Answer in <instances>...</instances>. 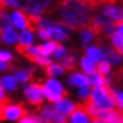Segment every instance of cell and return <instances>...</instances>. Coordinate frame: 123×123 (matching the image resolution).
Returning <instances> with one entry per match:
<instances>
[{
	"instance_id": "obj_33",
	"label": "cell",
	"mask_w": 123,
	"mask_h": 123,
	"mask_svg": "<svg viewBox=\"0 0 123 123\" xmlns=\"http://www.w3.org/2000/svg\"><path fill=\"white\" fill-rule=\"evenodd\" d=\"M12 59H13V55L9 52H6V50H0V62L6 63V62H10Z\"/></svg>"
},
{
	"instance_id": "obj_26",
	"label": "cell",
	"mask_w": 123,
	"mask_h": 123,
	"mask_svg": "<svg viewBox=\"0 0 123 123\" xmlns=\"http://www.w3.org/2000/svg\"><path fill=\"white\" fill-rule=\"evenodd\" d=\"M111 40H112L113 47L116 48V50L118 53H121L123 50V37H121L119 34H117V33L114 31L113 34L111 35Z\"/></svg>"
},
{
	"instance_id": "obj_48",
	"label": "cell",
	"mask_w": 123,
	"mask_h": 123,
	"mask_svg": "<svg viewBox=\"0 0 123 123\" xmlns=\"http://www.w3.org/2000/svg\"><path fill=\"white\" fill-rule=\"evenodd\" d=\"M119 3H123V0H119Z\"/></svg>"
},
{
	"instance_id": "obj_39",
	"label": "cell",
	"mask_w": 123,
	"mask_h": 123,
	"mask_svg": "<svg viewBox=\"0 0 123 123\" xmlns=\"http://www.w3.org/2000/svg\"><path fill=\"white\" fill-rule=\"evenodd\" d=\"M12 68V65H9L6 63H3V62H0V70H8Z\"/></svg>"
},
{
	"instance_id": "obj_7",
	"label": "cell",
	"mask_w": 123,
	"mask_h": 123,
	"mask_svg": "<svg viewBox=\"0 0 123 123\" xmlns=\"http://www.w3.org/2000/svg\"><path fill=\"white\" fill-rule=\"evenodd\" d=\"M102 14L113 23L121 21V9L117 8L116 5H104L102 9Z\"/></svg>"
},
{
	"instance_id": "obj_38",
	"label": "cell",
	"mask_w": 123,
	"mask_h": 123,
	"mask_svg": "<svg viewBox=\"0 0 123 123\" xmlns=\"http://www.w3.org/2000/svg\"><path fill=\"white\" fill-rule=\"evenodd\" d=\"M9 102V99L5 97V94H4V89L0 87V104L1 103H8Z\"/></svg>"
},
{
	"instance_id": "obj_19",
	"label": "cell",
	"mask_w": 123,
	"mask_h": 123,
	"mask_svg": "<svg viewBox=\"0 0 123 123\" xmlns=\"http://www.w3.org/2000/svg\"><path fill=\"white\" fill-rule=\"evenodd\" d=\"M19 45H31L33 40H34V34L30 30H24L18 38Z\"/></svg>"
},
{
	"instance_id": "obj_46",
	"label": "cell",
	"mask_w": 123,
	"mask_h": 123,
	"mask_svg": "<svg viewBox=\"0 0 123 123\" xmlns=\"http://www.w3.org/2000/svg\"><path fill=\"white\" fill-rule=\"evenodd\" d=\"M112 123H121V119L119 121H116V122H112Z\"/></svg>"
},
{
	"instance_id": "obj_49",
	"label": "cell",
	"mask_w": 123,
	"mask_h": 123,
	"mask_svg": "<svg viewBox=\"0 0 123 123\" xmlns=\"http://www.w3.org/2000/svg\"><path fill=\"white\" fill-rule=\"evenodd\" d=\"M49 123H54V122H49Z\"/></svg>"
},
{
	"instance_id": "obj_25",
	"label": "cell",
	"mask_w": 123,
	"mask_h": 123,
	"mask_svg": "<svg viewBox=\"0 0 123 123\" xmlns=\"http://www.w3.org/2000/svg\"><path fill=\"white\" fill-rule=\"evenodd\" d=\"M97 72L100 74V75H109L111 74V64L108 63L107 60H104V59H102L98 63V65H97Z\"/></svg>"
},
{
	"instance_id": "obj_41",
	"label": "cell",
	"mask_w": 123,
	"mask_h": 123,
	"mask_svg": "<svg viewBox=\"0 0 123 123\" xmlns=\"http://www.w3.org/2000/svg\"><path fill=\"white\" fill-rule=\"evenodd\" d=\"M20 123H34V122H33L29 117H25V118H23V119L20 121Z\"/></svg>"
},
{
	"instance_id": "obj_14",
	"label": "cell",
	"mask_w": 123,
	"mask_h": 123,
	"mask_svg": "<svg viewBox=\"0 0 123 123\" xmlns=\"http://www.w3.org/2000/svg\"><path fill=\"white\" fill-rule=\"evenodd\" d=\"M86 57L92 62V63H99L103 59V50L99 47H88L87 52H86Z\"/></svg>"
},
{
	"instance_id": "obj_47",
	"label": "cell",
	"mask_w": 123,
	"mask_h": 123,
	"mask_svg": "<svg viewBox=\"0 0 123 123\" xmlns=\"http://www.w3.org/2000/svg\"><path fill=\"white\" fill-rule=\"evenodd\" d=\"M119 54H121V55H123V50H122V52H121V53H119Z\"/></svg>"
},
{
	"instance_id": "obj_35",
	"label": "cell",
	"mask_w": 123,
	"mask_h": 123,
	"mask_svg": "<svg viewBox=\"0 0 123 123\" xmlns=\"http://www.w3.org/2000/svg\"><path fill=\"white\" fill-rule=\"evenodd\" d=\"M38 34L42 39L44 40H50V37H49V33L47 31V29H44V28H39L38 29Z\"/></svg>"
},
{
	"instance_id": "obj_2",
	"label": "cell",
	"mask_w": 123,
	"mask_h": 123,
	"mask_svg": "<svg viewBox=\"0 0 123 123\" xmlns=\"http://www.w3.org/2000/svg\"><path fill=\"white\" fill-rule=\"evenodd\" d=\"M54 0H16L18 8L25 10L28 14H34L40 16L42 13L49 9Z\"/></svg>"
},
{
	"instance_id": "obj_32",
	"label": "cell",
	"mask_w": 123,
	"mask_h": 123,
	"mask_svg": "<svg viewBox=\"0 0 123 123\" xmlns=\"http://www.w3.org/2000/svg\"><path fill=\"white\" fill-rule=\"evenodd\" d=\"M35 63H38L39 65H44V67H48L50 63H52V60L45 58V57H42V55H38V57L34 59Z\"/></svg>"
},
{
	"instance_id": "obj_23",
	"label": "cell",
	"mask_w": 123,
	"mask_h": 123,
	"mask_svg": "<svg viewBox=\"0 0 123 123\" xmlns=\"http://www.w3.org/2000/svg\"><path fill=\"white\" fill-rule=\"evenodd\" d=\"M89 83L94 88H100L105 86V78L103 75H100L99 73H94L91 78H89Z\"/></svg>"
},
{
	"instance_id": "obj_17",
	"label": "cell",
	"mask_w": 123,
	"mask_h": 123,
	"mask_svg": "<svg viewBox=\"0 0 123 123\" xmlns=\"http://www.w3.org/2000/svg\"><path fill=\"white\" fill-rule=\"evenodd\" d=\"M38 50H39V54L42 55V57H48V55H50L55 48H57V43L55 42H48V43H44V44H39V45L37 47Z\"/></svg>"
},
{
	"instance_id": "obj_4",
	"label": "cell",
	"mask_w": 123,
	"mask_h": 123,
	"mask_svg": "<svg viewBox=\"0 0 123 123\" xmlns=\"http://www.w3.org/2000/svg\"><path fill=\"white\" fill-rule=\"evenodd\" d=\"M43 87H44V84H42V83H31L29 87L25 88L24 94H25V97L28 98V100H29L30 104L37 105V107L42 105L43 99H44V96L42 93Z\"/></svg>"
},
{
	"instance_id": "obj_45",
	"label": "cell",
	"mask_w": 123,
	"mask_h": 123,
	"mask_svg": "<svg viewBox=\"0 0 123 123\" xmlns=\"http://www.w3.org/2000/svg\"><path fill=\"white\" fill-rule=\"evenodd\" d=\"M121 75H122V80H123V69L121 70Z\"/></svg>"
},
{
	"instance_id": "obj_5",
	"label": "cell",
	"mask_w": 123,
	"mask_h": 123,
	"mask_svg": "<svg viewBox=\"0 0 123 123\" xmlns=\"http://www.w3.org/2000/svg\"><path fill=\"white\" fill-rule=\"evenodd\" d=\"M40 118L44 122H50V121H55L58 123H65L67 122V117L64 114L59 113L52 105H45L42 111H40Z\"/></svg>"
},
{
	"instance_id": "obj_24",
	"label": "cell",
	"mask_w": 123,
	"mask_h": 123,
	"mask_svg": "<svg viewBox=\"0 0 123 123\" xmlns=\"http://www.w3.org/2000/svg\"><path fill=\"white\" fill-rule=\"evenodd\" d=\"M62 67L67 70H73L75 68V57L74 55H67L62 59Z\"/></svg>"
},
{
	"instance_id": "obj_20",
	"label": "cell",
	"mask_w": 123,
	"mask_h": 123,
	"mask_svg": "<svg viewBox=\"0 0 123 123\" xmlns=\"http://www.w3.org/2000/svg\"><path fill=\"white\" fill-rule=\"evenodd\" d=\"M0 37H1L3 42L6 43V44H13L14 42L18 40V38H19V35L16 34V31H14L13 29H8V30L3 31L1 34H0Z\"/></svg>"
},
{
	"instance_id": "obj_43",
	"label": "cell",
	"mask_w": 123,
	"mask_h": 123,
	"mask_svg": "<svg viewBox=\"0 0 123 123\" xmlns=\"http://www.w3.org/2000/svg\"><path fill=\"white\" fill-rule=\"evenodd\" d=\"M121 21H123V9H121Z\"/></svg>"
},
{
	"instance_id": "obj_12",
	"label": "cell",
	"mask_w": 123,
	"mask_h": 123,
	"mask_svg": "<svg viewBox=\"0 0 123 123\" xmlns=\"http://www.w3.org/2000/svg\"><path fill=\"white\" fill-rule=\"evenodd\" d=\"M103 59L107 60L109 64H118L122 62V55L117 50H114L113 48L105 45L104 52H103Z\"/></svg>"
},
{
	"instance_id": "obj_42",
	"label": "cell",
	"mask_w": 123,
	"mask_h": 123,
	"mask_svg": "<svg viewBox=\"0 0 123 123\" xmlns=\"http://www.w3.org/2000/svg\"><path fill=\"white\" fill-rule=\"evenodd\" d=\"M91 122H92V123H104L103 121H100V119H98V118H93Z\"/></svg>"
},
{
	"instance_id": "obj_16",
	"label": "cell",
	"mask_w": 123,
	"mask_h": 123,
	"mask_svg": "<svg viewBox=\"0 0 123 123\" xmlns=\"http://www.w3.org/2000/svg\"><path fill=\"white\" fill-rule=\"evenodd\" d=\"M16 86H18V80L15 79V77L12 75H6V77H3L0 79V87L3 89H6V91H14L16 89Z\"/></svg>"
},
{
	"instance_id": "obj_40",
	"label": "cell",
	"mask_w": 123,
	"mask_h": 123,
	"mask_svg": "<svg viewBox=\"0 0 123 123\" xmlns=\"http://www.w3.org/2000/svg\"><path fill=\"white\" fill-rule=\"evenodd\" d=\"M87 1L92 5L93 9H96V8L98 6V1H99V0H87Z\"/></svg>"
},
{
	"instance_id": "obj_30",
	"label": "cell",
	"mask_w": 123,
	"mask_h": 123,
	"mask_svg": "<svg viewBox=\"0 0 123 123\" xmlns=\"http://www.w3.org/2000/svg\"><path fill=\"white\" fill-rule=\"evenodd\" d=\"M91 94H92V91H91V88H89V87L80 88L79 91H78V97H79L82 100H84V102H88V100H89Z\"/></svg>"
},
{
	"instance_id": "obj_11",
	"label": "cell",
	"mask_w": 123,
	"mask_h": 123,
	"mask_svg": "<svg viewBox=\"0 0 123 123\" xmlns=\"http://www.w3.org/2000/svg\"><path fill=\"white\" fill-rule=\"evenodd\" d=\"M97 118L103 121L104 123H112L121 119V113L116 109H108V111H99Z\"/></svg>"
},
{
	"instance_id": "obj_8",
	"label": "cell",
	"mask_w": 123,
	"mask_h": 123,
	"mask_svg": "<svg viewBox=\"0 0 123 123\" xmlns=\"http://www.w3.org/2000/svg\"><path fill=\"white\" fill-rule=\"evenodd\" d=\"M70 123H91V118L84 112L83 105L77 104L75 111L70 114Z\"/></svg>"
},
{
	"instance_id": "obj_37",
	"label": "cell",
	"mask_w": 123,
	"mask_h": 123,
	"mask_svg": "<svg viewBox=\"0 0 123 123\" xmlns=\"http://www.w3.org/2000/svg\"><path fill=\"white\" fill-rule=\"evenodd\" d=\"M116 29H117V34H119L121 37H123V21H118L116 23Z\"/></svg>"
},
{
	"instance_id": "obj_28",
	"label": "cell",
	"mask_w": 123,
	"mask_h": 123,
	"mask_svg": "<svg viewBox=\"0 0 123 123\" xmlns=\"http://www.w3.org/2000/svg\"><path fill=\"white\" fill-rule=\"evenodd\" d=\"M42 93H43L44 97H47V98L50 100V102H54V103H57V102H59V100L63 99V96L57 94V93H53V92H49L48 89H45V87H43Z\"/></svg>"
},
{
	"instance_id": "obj_21",
	"label": "cell",
	"mask_w": 123,
	"mask_h": 123,
	"mask_svg": "<svg viewBox=\"0 0 123 123\" xmlns=\"http://www.w3.org/2000/svg\"><path fill=\"white\" fill-rule=\"evenodd\" d=\"M45 72H47V74L49 77H55V75L63 74L64 73V69H63V67H62L60 64H58V63H50L47 67Z\"/></svg>"
},
{
	"instance_id": "obj_44",
	"label": "cell",
	"mask_w": 123,
	"mask_h": 123,
	"mask_svg": "<svg viewBox=\"0 0 123 123\" xmlns=\"http://www.w3.org/2000/svg\"><path fill=\"white\" fill-rule=\"evenodd\" d=\"M121 123H123V114H121Z\"/></svg>"
},
{
	"instance_id": "obj_6",
	"label": "cell",
	"mask_w": 123,
	"mask_h": 123,
	"mask_svg": "<svg viewBox=\"0 0 123 123\" xmlns=\"http://www.w3.org/2000/svg\"><path fill=\"white\" fill-rule=\"evenodd\" d=\"M12 23L18 28V29H26L33 31V29H35L34 26H33V24L30 23L29 18H28V15L23 12H19V10H15V12H13L12 14Z\"/></svg>"
},
{
	"instance_id": "obj_3",
	"label": "cell",
	"mask_w": 123,
	"mask_h": 123,
	"mask_svg": "<svg viewBox=\"0 0 123 123\" xmlns=\"http://www.w3.org/2000/svg\"><path fill=\"white\" fill-rule=\"evenodd\" d=\"M39 28L47 29V31L49 33L50 39L54 42H64L69 38L68 34H67V30L57 23H52V21L40 19V21H39Z\"/></svg>"
},
{
	"instance_id": "obj_13",
	"label": "cell",
	"mask_w": 123,
	"mask_h": 123,
	"mask_svg": "<svg viewBox=\"0 0 123 123\" xmlns=\"http://www.w3.org/2000/svg\"><path fill=\"white\" fill-rule=\"evenodd\" d=\"M69 86H77L79 88H84V87H89V78L83 74V73H73L69 77Z\"/></svg>"
},
{
	"instance_id": "obj_9",
	"label": "cell",
	"mask_w": 123,
	"mask_h": 123,
	"mask_svg": "<svg viewBox=\"0 0 123 123\" xmlns=\"http://www.w3.org/2000/svg\"><path fill=\"white\" fill-rule=\"evenodd\" d=\"M16 52L19 54L24 55L26 59H29L30 62H34V59L38 57L39 54V50L37 47H31V45H16Z\"/></svg>"
},
{
	"instance_id": "obj_36",
	"label": "cell",
	"mask_w": 123,
	"mask_h": 123,
	"mask_svg": "<svg viewBox=\"0 0 123 123\" xmlns=\"http://www.w3.org/2000/svg\"><path fill=\"white\" fill-rule=\"evenodd\" d=\"M1 1L6 5L8 8H18V3H16V0H1Z\"/></svg>"
},
{
	"instance_id": "obj_15",
	"label": "cell",
	"mask_w": 123,
	"mask_h": 123,
	"mask_svg": "<svg viewBox=\"0 0 123 123\" xmlns=\"http://www.w3.org/2000/svg\"><path fill=\"white\" fill-rule=\"evenodd\" d=\"M44 87H45V89H48L49 92L60 94V96H63V97L68 96V93L64 91L63 86H62L58 80H55V79H48V80L45 82V84H44Z\"/></svg>"
},
{
	"instance_id": "obj_1",
	"label": "cell",
	"mask_w": 123,
	"mask_h": 123,
	"mask_svg": "<svg viewBox=\"0 0 123 123\" xmlns=\"http://www.w3.org/2000/svg\"><path fill=\"white\" fill-rule=\"evenodd\" d=\"M60 16L64 21L58 23L67 29L87 28L93 18V8L87 0H58Z\"/></svg>"
},
{
	"instance_id": "obj_18",
	"label": "cell",
	"mask_w": 123,
	"mask_h": 123,
	"mask_svg": "<svg viewBox=\"0 0 123 123\" xmlns=\"http://www.w3.org/2000/svg\"><path fill=\"white\" fill-rule=\"evenodd\" d=\"M80 65H82V69L84 70L87 74L93 75L94 73H97V67H96V64L92 63V62L89 60L86 55H84V57H82V59H80Z\"/></svg>"
},
{
	"instance_id": "obj_34",
	"label": "cell",
	"mask_w": 123,
	"mask_h": 123,
	"mask_svg": "<svg viewBox=\"0 0 123 123\" xmlns=\"http://www.w3.org/2000/svg\"><path fill=\"white\" fill-rule=\"evenodd\" d=\"M116 105L121 111H123V92H121V91L116 94Z\"/></svg>"
},
{
	"instance_id": "obj_22",
	"label": "cell",
	"mask_w": 123,
	"mask_h": 123,
	"mask_svg": "<svg viewBox=\"0 0 123 123\" xmlns=\"http://www.w3.org/2000/svg\"><path fill=\"white\" fill-rule=\"evenodd\" d=\"M12 24L10 16L6 13H0V34L8 29H12Z\"/></svg>"
},
{
	"instance_id": "obj_27",
	"label": "cell",
	"mask_w": 123,
	"mask_h": 123,
	"mask_svg": "<svg viewBox=\"0 0 123 123\" xmlns=\"http://www.w3.org/2000/svg\"><path fill=\"white\" fill-rule=\"evenodd\" d=\"M33 72H34V69H31V72H30V70H16L15 79L19 80V82H21V83H26V82L31 78Z\"/></svg>"
},
{
	"instance_id": "obj_10",
	"label": "cell",
	"mask_w": 123,
	"mask_h": 123,
	"mask_svg": "<svg viewBox=\"0 0 123 123\" xmlns=\"http://www.w3.org/2000/svg\"><path fill=\"white\" fill-rule=\"evenodd\" d=\"M75 107H77V104H74L73 102L67 100V99H62V100H59V102L55 103V105H54V108L57 109L59 113L64 114V116L72 114L75 111Z\"/></svg>"
},
{
	"instance_id": "obj_29",
	"label": "cell",
	"mask_w": 123,
	"mask_h": 123,
	"mask_svg": "<svg viewBox=\"0 0 123 123\" xmlns=\"http://www.w3.org/2000/svg\"><path fill=\"white\" fill-rule=\"evenodd\" d=\"M80 38H82L83 43H84V47H86L87 43L93 40L94 34H93V31L89 29V28H83V29H80Z\"/></svg>"
},
{
	"instance_id": "obj_31",
	"label": "cell",
	"mask_w": 123,
	"mask_h": 123,
	"mask_svg": "<svg viewBox=\"0 0 123 123\" xmlns=\"http://www.w3.org/2000/svg\"><path fill=\"white\" fill-rule=\"evenodd\" d=\"M54 57L55 58H63L64 55L67 54V49L63 47V45H57V48H55L54 50Z\"/></svg>"
}]
</instances>
